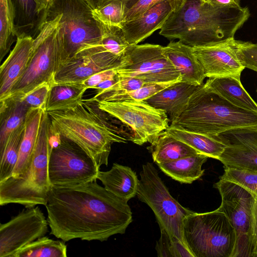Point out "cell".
Returning a JSON list of instances; mask_svg holds the SVG:
<instances>
[{"label":"cell","instance_id":"1","mask_svg":"<svg viewBox=\"0 0 257 257\" xmlns=\"http://www.w3.org/2000/svg\"><path fill=\"white\" fill-rule=\"evenodd\" d=\"M50 234L64 242L79 238L106 241L123 234L132 222L127 202L96 180L64 186H51L45 205Z\"/></svg>","mask_w":257,"mask_h":257},{"label":"cell","instance_id":"2","mask_svg":"<svg viewBox=\"0 0 257 257\" xmlns=\"http://www.w3.org/2000/svg\"><path fill=\"white\" fill-rule=\"evenodd\" d=\"M249 16L247 7H218L202 0H186L179 11L171 14L159 34L192 47L216 44L234 38Z\"/></svg>","mask_w":257,"mask_h":257},{"label":"cell","instance_id":"3","mask_svg":"<svg viewBox=\"0 0 257 257\" xmlns=\"http://www.w3.org/2000/svg\"><path fill=\"white\" fill-rule=\"evenodd\" d=\"M169 126L213 137L236 128H257V111L232 104L203 83Z\"/></svg>","mask_w":257,"mask_h":257},{"label":"cell","instance_id":"4","mask_svg":"<svg viewBox=\"0 0 257 257\" xmlns=\"http://www.w3.org/2000/svg\"><path fill=\"white\" fill-rule=\"evenodd\" d=\"M53 134L70 140L87 153L100 167L107 166L111 145L126 143V136L83 100L62 111L47 112Z\"/></svg>","mask_w":257,"mask_h":257},{"label":"cell","instance_id":"5","mask_svg":"<svg viewBox=\"0 0 257 257\" xmlns=\"http://www.w3.org/2000/svg\"><path fill=\"white\" fill-rule=\"evenodd\" d=\"M49 116L44 111L36 147L28 167L21 175L0 182V205L17 203L26 208L46 204L51 188L48 173L49 156L53 146Z\"/></svg>","mask_w":257,"mask_h":257},{"label":"cell","instance_id":"6","mask_svg":"<svg viewBox=\"0 0 257 257\" xmlns=\"http://www.w3.org/2000/svg\"><path fill=\"white\" fill-rule=\"evenodd\" d=\"M60 18L58 14L43 23L39 34L34 38L32 54L27 67L7 98L23 99L43 84H53L55 75L63 60Z\"/></svg>","mask_w":257,"mask_h":257},{"label":"cell","instance_id":"7","mask_svg":"<svg viewBox=\"0 0 257 257\" xmlns=\"http://www.w3.org/2000/svg\"><path fill=\"white\" fill-rule=\"evenodd\" d=\"M92 10L85 0H53L45 12L43 22L61 15L63 40L61 63L75 58L101 39L102 24L93 17Z\"/></svg>","mask_w":257,"mask_h":257},{"label":"cell","instance_id":"8","mask_svg":"<svg viewBox=\"0 0 257 257\" xmlns=\"http://www.w3.org/2000/svg\"><path fill=\"white\" fill-rule=\"evenodd\" d=\"M183 236L195 257H232L236 241L234 228L218 208L192 212L185 219Z\"/></svg>","mask_w":257,"mask_h":257},{"label":"cell","instance_id":"9","mask_svg":"<svg viewBox=\"0 0 257 257\" xmlns=\"http://www.w3.org/2000/svg\"><path fill=\"white\" fill-rule=\"evenodd\" d=\"M140 176L138 199L153 210L160 229L165 230L186 243L184 222L193 211L183 207L171 196L153 164L143 165Z\"/></svg>","mask_w":257,"mask_h":257},{"label":"cell","instance_id":"10","mask_svg":"<svg viewBox=\"0 0 257 257\" xmlns=\"http://www.w3.org/2000/svg\"><path fill=\"white\" fill-rule=\"evenodd\" d=\"M54 136L48 164L51 186H73L96 180L100 167L94 160L75 143Z\"/></svg>","mask_w":257,"mask_h":257},{"label":"cell","instance_id":"11","mask_svg":"<svg viewBox=\"0 0 257 257\" xmlns=\"http://www.w3.org/2000/svg\"><path fill=\"white\" fill-rule=\"evenodd\" d=\"M95 103L102 112L131 128L133 132L131 141L138 145L151 143L159 134L169 126L170 119L167 113L144 100L100 101Z\"/></svg>","mask_w":257,"mask_h":257},{"label":"cell","instance_id":"12","mask_svg":"<svg viewBox=\"0 0 257 257\" xmlns=\"http://www.w3.org/2000/svg\"><path fill=\"white\" fill-rule=\"evenodd\" d=\"M163 47L149 43L130 45L115 68L118 80L137 77L146 83L181 81L179 72L163 54Z\"/></svg>","mask_w":257,"mask_h":257},{"label":"cell","instance_id":"13","mask_svg":"<svg viewBox=\"0 0 257 257\" xmlns=\"http://www.w3.org/2000/svg\"><path fill=\"white\" fill-rule=\"evenodd\" d=\"M214 187L221 197V204L218 208L225 213L235 231L236 245L232 257L249 256L248 241L253 195L238 184L221 179Z\"/></svg>","mask_w":257,"mask_h":257},{"label":"cell","instance_id":"14","mask_svg":"<svg viewBox=\"0 0 257 257\" xmlns=\"http://www.w3.org/2000/svg\"><path fill=\"white\" fill-rule=\"evenodd\" d=\"M26 208L0 224V257H12L18 250L48 232L47 219L39 207Z\"/></svg>","mask_w":257,"mask_h":257},{"label":"cell","instance_id":"15","mask_svg":"<svg viewBox=\"0 0 257 257\" xmlns=\"http://www.w3.org/2000/svg\"><path fill=\"white\" fill-rule=\"evenodd\" d=\"M225 145L219 161L224 168L257 172V128H239L213 136Z\"/></svg>","mask_w":257,"mask_h":257},{"label":"cell","instance_id":"16","mask_svg":"<svg viewBox=\"0 0 257 257\" xmlns=\"http://www.w3.org/2000/svg\"><path fill=\"white\" fill-rule=\"evenodd\" d=\"M234 38L222 42L192 47L206 77H231L240 81L245 67L237 54Z\"/></svg>","mask_w":257,"mask_h":257},{"label":"cell","instance_id":"17","mask_svg":"<svg viewBox=\"0 0 257 257\" xmlns=\"http://www.w3.org/2000/svg\"><path fill=\"white\" fill-rule=\"evenodd\" d=\"M121 57L94 47L85 56L61 63L55 75L53 84L82 83L96 73L116 68L120 63Z\"/></svg>","mask_w":257,"mask_h":257},{"label":"cell","instance_id":"18","mask_svg":"<svg viewBox=\"0 0 257 257\" xmlns=\"http://www.w3.org/2000/svg\"><path fill=\"white\" fill-rule=\"evenodd\" d=\"M34 38L23 34L0 68V101L6 99L25 72L32 54Z\"/></svg>","mask_w":257,"mask_h":257},{"label":"cell","instance_id":"19","mask_svg":"<svg viewBox=\"0 0 257 257\" xmlns=\"http://www.w3.org/2000/svg\"><path fill=\"white\" fill-rule=\"evenodd\" d=\"M173 12L168 1L158 3L139 17L124 22L121 27L126 40L130 45L138 44L161 29Z\"/></svg>","mask_w":257,"mask_h":257},{"label":"cell","instance_id":"20","mask_svg":"<svg viewBox=\"0 0 257 257\" xmlns=\"http://www.w3.org/2000/svg\"><path fill=\"white\" fill-rule=\"evenodd\" d=\"M163 53L179 72L181 81L195 86L203 83L206 76L192 47L172 40L163 46Z\"/></svg>","mask_w":257,"mask_h":257},{"label":"cell","instance_id":"21","mask_svg":"<svg viewBox=\"0 0 257 257\" xmlns=\"http://www.w3.org/2000/svg\"><path fill=\"white\" fill-rule=\"evenodd\" d=\"M97 179L106 190L127 202L137 195L139 180L128 166L114 163L110 170L99 171Z\"/></svg>","mask_w":257,"mask_h":257},{"label":"cell","instance_id":"22","mask_svg":"<svg viewBox=\"0 0 257 257\" xmlns=\"http://www.w3.org/2000/svg\"><path fill=\"white\" fill-rule=\"evenodd\" d=\"M198 86L179 81L144 101L154 107L164 110L171 121L183 109Z\"/></svg>","mask_w":257,"mask_h":257},{"label":"cell","instance_id":"23","mask_svg":"<svg viewBox=\"0 0 257 257\" xmlns=\"http://www.w3.org/2000/svg\"><path fill=\"white\" fill-rule=\"evenodd\" d=\"M44 111L39 108H31L28 112L18 161L11 176L18 177L27 169L36 147Z\"/></svg>","mask_w":257,"mask_h":257},{"label":"cell","instance_id":"24","mask_svg":"<svg viewBox=\"0 0 257 257\" xmlns=\"http://www.w3.org/2000/svg\"><path fill=\"white\" fill-rule=\"evenodd\" d=\"M30 109L19 98H8L0 101V154L10 134L24 124Z\"/></svg>","mask_w":257,"mask_h":257},{"label":"cell","instance_id":"25","mask_svg":"<svg viewBox=\"0 0 257 257\" xmlns=\"http://www.w3.org/2000/svg\"><path fill=\"white\" fill-rule=\"evenodd\" d=\"M211 90L232 104L243 109L257 111V103L250 97L241 81L231 77L209 78L205 83Z\"/></svg>","mask_w":257,"mask_h":257},{"label":"cell","instance_id":"26","mask_svg":"<svg viewBox=\"0 0 257 257\" xmlns=\"http://www.w3.org/2000/svg\"><path fill=\"white\" fill-rule=\"evenodd\" d=\"M148 149L157 164L200 154L196 150L169 135L166 131L159 134Z\"/></svg>","mask_w":257,"mask_h":257},{"label":"cell","instance_id":"27","mask_svg":"<svg viewBox=\"0 0 257 257\" xmlns=\"http://www.w3.org/2000/svg\"><path fill=\"white\" fill-rule=\"evenodd\" d=\"M208 157L201 154L157 164L166 175L181 183L191 184L203 174V164Z\"/></svg>","mask_w":257,"mask_h":257},{"label":"cell","instance_id":"28","mask_svg":"<svg viewBox=\"0 0 257 257\" xmlns=\"http://www.w3.org/2000/svg\"><path fill=\"white\" fill-rule=\"evenodd\" d=\"M15 13V30L17 38L25 34L35 38L43 22L44 15L38 12L36 0H11Z\"/></svg>","mask_w":257,"mask_h":257},{"label":"cell","instance_id":"29","mask_svg":"<svg viewBox=\"0 0 257 257\" xmlns=\"http://www.w3.org/2000/svg\"><path fill=\"white\" fill-rule=\"evenodd\" d=\"M87 89L82 83L53 84L50 88L46 111H62L73 107L83 101Z\"/></svg>","mask_w":257,"mask_h":257},{"label":"cell","instance_id":"30","mask_svg":"<svg viewBox=\"0 0 257 257\" xmlns=\"http://www.w3.org/2000/svg\"><path fill=\"white\" fill-rule=\"evenodd\" d=\"M166 131L208 158L219 160L225 145L214 137L181 130L169 126Z\"/></svg>","mask_w":257,"mask_h":257},{"label":"cell","instance_id":"31","mask_svg":"<svg viewBox=\"0 0 257 257\" xmlns=\"http://www.w3.org/2000/svg\"><path fill=\"white\" fill-rule=\"evenodd\" d=\"M67 246L64 241L43 236L24 246L12 257H66Z\"/></svg>","mask_w":257,"mask_h":257},{"label":"cell","instance_id":"32","mask_svg":"<svg viewBox=\"0 0 257 257\" xmlns=\"http://www.w3.org/2000/svg\"><path fill=\"white\" fill-rule=\"evenodd\" d=\"M127 5V0H100L92 10V14L103 24L121 28L128 10Z\"/></svg>","mask_w":257,"mask_h":257},{"label":"cell","instance_id":"33","mask_svg":"<svg viewBox=\"0 0 257 257\" xmlns=\"http://www.w3.org/2000/svg\"><path fill=\"white\" fill-rule=\"evenodd\" d=\"M24 131L25 123L10 134L4 150L0 154V182L11 177L13 173L18 161Z\"/></svg>","mask_w":257,"mask_h":257},{"label":"cell","instance_id":"34","mask_svg":"<svg viewBox=\"0 0 257 257\" xmlns=\"http://www.w3.org/2000/svg\"><path fill=\"white\" fill-rule=\"evenodd\" d=\"M15 13L11 0H0V60L7 55L16 37Z\"/></svg>","mask_w":257,"mask_h":257},{"label":"cell","instance_id":"35","mask_svg":"<svg viewBox=\"0 0 257 257\" xmlns=\"http://www.w3.org/2000/svg\"><path fill=\"white\" fill-rule=\"evenodd\" d=\"M161 236L156 249L159 257H195L188 245L165 230L160 229Z\"/></svg>","mask_w":257,"mask_h":257},{"label":"cell","instance_id":"36","mask_svg":"<svg viewBox=\"0 0 257 257\" xmlns=\"http://www.w3.org/2000/svg\"><path fill=\"white\" fill-rule=\"evenodd\" d=\"M101 24L102 36L95 46L116 56H121L130 45L125 39L121 28Z\"/></svg>","mask_w":257,"mask_h":257},{"label":"cell","instance_id":"37","mask_svg":"<svg viewBox=\"0 0 257 257\" xmlns=\"http://www.w3.org/2000/svg\"><path fill=\"white\" fill-rule=\"evenodd\" d=\"M145 83L143 79L137 77L119 79L111 86L98 91L93 97L83 100L88 102L108 101L115 96L137 90Z\"/></svg>","mask_w":257,"mask_h":257},{"label":"cell","instance_id":"38","mask_svg":"<svg viewBox=\"0 0 257 257\" xmlns=\"http://www.w3.org/2000/svg\"><path fill=\"white\" fill-rule=\"evenodd\" d=\"M220 179L234 182L252 195H257V172L246 170L224 168Z\"/></svg>","mask_w":257,"mask_h":257},{"label":"cell","instance_id":"39","mask_svg":"<svg viewBox=\"0 0 257 257\" xmlns=\"http://www.w3.org/2000/svg\"><path fill=\"white\" fill-rule=\"evenodd\" d=\"M176 82H178L170 81L145 83L137 90L115 96L108 101L131 99L145 100Z\"/></svg>","mask_w":257,"mask_h":257},{"label":"cell","instance_id":"40","mask_svg":"<svg viewBox=\"0 0 257 257\" xmlns=\"http://www.w3.org/2000/svg\"><path fill=\"white\" fill-rule=\"evenodd\" d=\"M164 1L169 2L173 12L179 11L186 2V0H140L127 11L125 22L139 17L156 4Z\"/></svg>","mask_w":257,"mask_h":257},{"label":"cell","instance_id":"41","mask_svg":"<svg viewBox=\"0 0 257 257\" xmlns=\"http://www.w3.org/2000/svg\"><path fill=\"white\" fill-rule=\"evenodd\" d=\"M236 46L242 64L257 72V43L236 40Z\"/></svg>","mask_w":257,"mask_h":257},{"label":"cell","instance_id":"42","mask_svg":"<svg viewBox=\"0 0 257 257\" xmlns=\"http://www.w3.org/2000/svg\"><path fill=\"white\" fill-rule=\"evenodd\" d=\"M52 85L49 83L43 84L26 95L22 99L30 108H39L46 111V104Z\"/></svg>","mask_w":257,"mask_h":257},{"label":"cell","instance_id":"43","mask_svg":"<svg viewBox=\"0 0 257 257\" xmlns=\"http://www.w3.org/2000/svg\"><path fill=\"white\" fill-rule=\"evenodd\" d=\"M249 256L257 257V195H253L248 235Z\"/></svg>","mask_w":257,"mask_h":257},{"label":"cell","instance_id":"44","mask_svg":"<svg viewBox=\"0 0 257 257\" xmlns=\"http://www.w3.org/2000/svg\"><path fill=\"white\" fill-rule=\"evenodd\" d=\"M115 68L106 69L96 73L82 82L84 86L88 88H94L100 82L116 77Z\"/></svg>","mask_w":257,"mask_h":257},{"label":"cell","instance_id":"45","mask_svg":"<svg viewBox=\"0 0 257 257\" xmlns=\"http://www.w3.org/2000/svg\"><path fill=\"white\" fill-rule=\"evenodd\" d=\"M211 4L218 7H240V0H209Z\"/></svg>","mask_w":257,"mask_h":257},{"label":"cell","instance_id":"46","mask_svg":"<svg viewBox=\"0 0 257 257\" xmlns=\"http://www.w3.org/2000/svg\"><path fill=\"white\" fill-rule=\"evenodd\" d=\"M38 12L44 15L53 0H36Z\"/></svg>","mask_w":257,"mask_h":257},{"label":"cell","instance_id":"47","mask_svg":"<svg viewBox=\"0 0 257 257\" xmlns=\"http://www.w3.org/2000/svg\"><path fill=\"white\" fill-rule=\"evenodd\" d=\"M92 9H94L100 0H85Z\"/></svg>","mask_w":257,"mask_h":257},{"label":"cell","instance_id":"48","mask_svg":"<svg viewBox=\"0 0 257 257\" xmlns=\"http://www.w3.org/2000/svg\"><path fill=\"white\" fill-rule=\"evenodd\" d=\"M127 8L128 10L133 7L136 3L140 0H127ZM128 11V10H127Z\"/></svg>","mask_w":257,"mask_h":257},{"label":"cell","instance_id":"49","mask_svg":"<svg viewBox=\"0 0 257 257\" xmlns=\"http://www.w3.org/2000/svg\"><path fill=\"white\" fill-rule=\"evenodd\" d=\"M204 2H209V0H202Z\"/></svg>","mask_w":257,"mask_h":257}]
</instances>
